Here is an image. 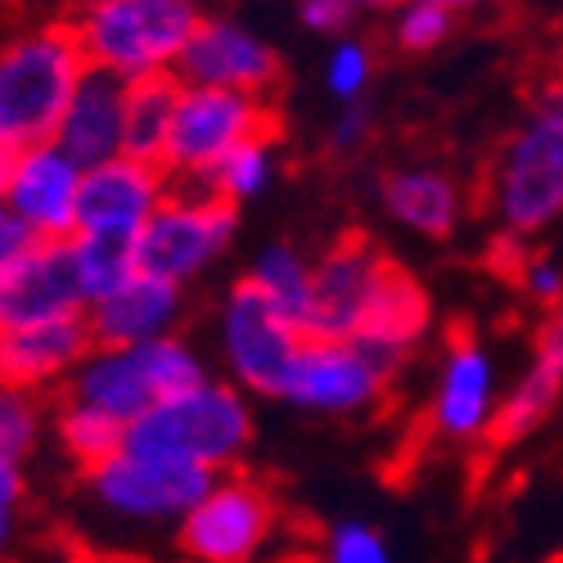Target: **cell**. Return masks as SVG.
I'll use <instances>...</instances> for the list:
<instances>
[{"mask_svg": "<svg viewBox=\"0 0 563 563\" xmlns=\"http://www.w3.org/2000/svg\"><path fill=\"white\" fill-rule=\"evenodd\" d=\"M496 234L532 244L563 217V68L532 90L528 118L509 131L487 172Z\"/></svg>", "mask_w": 563, "mask_h": 563, "instance_id": "obj_1", "label": "cell"}, {"mask_svg": "<svg viewBox=\"0 0 563 563\" xmlns=\"http://www.w3.org/2000/svg\"><path fill=\"white\" fill-rule=\"evenodd\" d=\"M203 19V0H81L68 27L86 68L135 86L176 77L185 45Z\"/></svg>", "mask_w": 563, "mask_h": 563, "instance_id": "obj_2", "label": "cell"}, {"mask_svg": "<svg viewBox=\"0 0 563 563\" xmlns=\"http://www.w3.org/2000/svg\"><path fill=\"white\" fill-rule=\"evenodd\" d=\"M253 433H257L253 397L225 384L221 374H208L195 388L150 406L126 429L122 442L135 451L199 464L208 474H230V468H240V460L249 455Z\"/></svg>", "mask_w": 563, "mask_h": 563, "instance_id": "obj_3", "label": "cell"}, {"mask_svg": "<svg viewBox=\"0 0 563 563\" xmlns=\"http://www.w3.org/2000/svg\"><path fill=\"white\" fill-rule=\"evenodd\" d=\"M86 77L68 23H32L0 41V140L14 150L55 140V126Z\"/></svg>", "mask_w": 563, "mask_h": 563, "instance_id": "obj_4", "label": "cell"}, {"mask_svg": "<svg viewBox=\"0 0 563 563\" xmlns=\"http://www.w3.org/2000/svg\"><path fill=\"white\" fill-rule=\"evenodd\" d=\"M208 374H212L208 356L190 339L167 334V339L135 343V347H90L59 397L86 410H100L113 424L131 429L150 406L195 388Z\"/></svg>", "mask_w": 563, "mask_h": 563, "instance_id": "obj_5", "label": "cell"}, {"mask_svg": "<svg viewBox=\"0 0 563 563\" xmlns=\"http://www.w3.org/2000/svg\"><path fill=\"white\" fill-rule=\"evenodd\" d=\"M240 212L221 203L203 185H172V195L158 203L150 225L135 234V271L167 279L176 289H190L203 279L234 244Z\"/></svg>", "mask_w": 563, "mask_h": 563, "instance_id": "obj_6", "label": "cell"}, {"mask_svg": "<svg viewBox=\"0 0 563 563\" xmlns=\"http://www.w3.org/2000/svg\"><path fill=\"white\" fill-rule=\"evenodd\" d=\"M257 135H279L271 100H253L217 86H176L163 172L172 185H203L212 167Z\"/></svg>", "mask_w": 563, "mask_h": 563, "instance_id": "obj_7", "label": "cell"}, {"mask_svg": "<svg viewBox=\"0 0 563 563\" xmlns=\"http://www.w3.org/2000/svg\"><path fill=\"white\" fill-rule=\"evenodd\" d=\"M217 474L199 464H185L172 455L118 446L104 464L86 468L81 483L109 519L131 528H176L185 514L199 505V496L212 487Z\"/></svg>", "mask_w": 563, "mask_h": 563, "instance_id": "obj_8", "label": "cell"}, {"mask_svg": "<svg viewBox=\"0 0 563 563\" xmlns=\"http://www.w3.org/2000/svg\"><path fill=\"white\" fill-rule=\"evenodd\" d=\"M279 532L275 496L230 468L217 474L199 505L176 523V545L190 563H262Z\"/></svg>", "mask_w": 563, "mask_h": 563, "instance_id": "obj_9", "label": "cell"}, {"mask_svg": "<svg viewBox=\"0 0 563 563\" xmlns=\"http://www.w3.org/2000/svg\"><path fill=\"white\" fill-rule=\"evenodd\" d=\"M302 330L279 316L249 279L230 285L217 311V352H221V379L249 397H279L285 374L302 347Z\"/></svg>", "mask_w": 563, "mask_h": 563, "instance_id": "obj_10", "label": "cell"}, {"mask_svg": "<svg viewBox=\"0 0 563 563\" xmlns=\"http://www.w3.org/2000/svg\"><path fill=\"white\" fill-rule=\"evenodd\" d=\"M393 379L397 374L352 339H302L275 401H285L302 415L347 419L384 406Z\"/></svg>", "mask_w": 563, "mask_h": 563, "instance_id": "obj_11", "label": "cell"}, {"mask_svg": "<svg viewBox=\"0 0 563 563\" xmlns=\"http://www.w3.org/2000/svg\"><path fill=\"white\" fill-rule=\"evenodd\" d=\"M496 410H500V365L492 347L478 334L455 330L442 347L433 388H429L433 438L451 446L487 442L496 429Z\"/></svg>", "mask_w": 563, "mask_h": 563, "instance_id": "obj_12", "label": "cell"}, {"mask_svg": "<svg viewBox=\"0 0 563 563\" xmlns=\"http://www.w3.org/2000/svg\"><path fill=\"white\" fill-rule=\"evenodd\" d=\"M388 266L393 257L365 234H343L339 244L311 257L307 339H356Z\"/></svg>", "mask_w": 563, "mask_h": 563, "instance_id": "obj_13", "label": "cell"}, {"mask_svg": "<svg viewBox=\"0 0 563 563\" xmlns=\"http://www.w3.org/2000/svg\"><path fill=\"white\" fill-rule=\"evenodd\" d=\"M176 81L185 86H217V90H240L253 100H271L285 86V59L279 51L257 36L253 27L208 14L199 32L185 45L176 64Z\"/></svg>", "mask_w": 563, "mask_h": 563, "instance_id": "obj_14", "label": "cell"}, {"mask_svg": "<svg viewBox=\"0 0 563 563\" xmlns=\"http://www.w3.org/2000/svg\"><path fill=\"white\" fill-rule=\"evenodd\" d=\"M172 195V180L163 167L140 158H109L86 167L81 199H77V234L81 240H113L135 244V234L150 225L158 203Z\"/></svg>", "mask_w": 563, "mask_h": 563, "instance_id": "obj_15", "label": "cell"}, {"mask_svg": "<svg viewBox=\"0 0 563 563\" xmlns=\"http://www.w3.org/2000/svg\"><path fill=\"white\" fill-rule=\"evenodd\" d=\"M86 316L73 240H27L0 266V330Z\"/></svg>", "mask_w": 563, "mask_h": 563, "instance_id": "obj_16", "label": "cell"}, {"mask_svg": "<svg viewBox=\"0 0 563 563\" xmlns=\"http://www.w3.org/2000/svg\"><path fill=\"white\" fill-rule=\"evenodd\" d=\"M86 167L68 158L55 140L23 145L14 154V172L0 203L27 230V240H73L77 234V199Z\"/></svg>", "mask_w": 563, "mask_h": 563, "instance_id": "obj_17", "label": "cell"}, {"mask_svg": "<svg viewBox=\"0 0 563 563\" xmlns=\"http://www.w3.org/2000/svg\"><path fill=\"white\" fill-rule=\"evenodd\" d=\"M96 347L86 330V316L41 320V324H14L0 330V388H14L27 397L64 393L73 369Z\"/></svg>", "mask_w": 563, "mask_h": 563, "instance_id": "obj_18", "label": "cell"}, {"mask_svg": "<svg viewBox=\"0 0 563 563\" xmlns=\"http://www.w3.org/2000/svg\"><path fill=\"white\" fill-rule=\"evenodd\" d=\"M185 320V289L135 271L118 289L86 307V330L96 347H135L167 334H180Z\"/></svg>", "mask_w": 563, "mask_h": 563, "instance_id": "obj_19", "label": "cell"}, {"mask_svg": "<svg viewBox=\"0 0 563 563\" xmlns=\"http://www.w3.org/2000/svg\"><path fill=\"white\" fill-rule=\"evenodd\" d=\"M379 208L393 225H401L415 240L446 244L468 217V190L446 167L406 163L379 180Z\"/></svg>", "mask_w": 563, "mask_h": 563, "instance_id": "obj_20", "label": "cell"}, {"mask_svg": "<svg viewBox=\"0 0 563 563\" xmlns=\"http://www.w3.org/2000/svg\"><path fill=\"white\" fill-rule=\"evenodd\" d=\"M559 397H563V307L541 316L523 374L514 379L509 393H500V410H496L492 442L514 446V442L532 438V433L545 424V419L554 415Z\"/></svg>", "mask_w": 563, "mask_h": 563, "instance_id": "obj_21", "label": "cell"}, {"mask_svg": "<svg viewBox=\"0 0 563 563\" xmlns=\"http://www.w3.org/2000/svg\"><path fill=\"white\" fill-rule=\"evenodd\" d=\"M429 324H433V298L429 289L419 285V279L393 262L379 279V294H374L365 320H361V330L352 343H361L365 352L379 356L393 374H401V365L415 356V347L424 343L429 334Z\"/></svg>", "mask_w": 563, "mask_h": 563, "instance_id": "obj_22", "label": "cell"}, {"mask_svg": "<svg viewBox=\"0 0 563 563\" xmlns=\"http://www.w3.org/2000/svg\"><path fill=\"white\" fill-rule=\"evenodd\" d=\"M122 135H126V81L86 68L55 126V145L81 167H96L122 158Z\"/></svg>", "mask_w": 563, "mask_h": 563, "instance_id": "obj_23", "label": "cell"}, {"mask_svg": "<svg viewBox=\"0 0 563 563\" xmlns=\"http://www.w3.org/2000/svg\"><path fill=\"white\" fill-rule=\"evenodd\" d=\"M249 285L279 311L289 316L298 330L307 334V307H311V257L289 244V240H275L266 249H257L253 266H249Z\"/></svg>", "mask_w": 563, "mask_h": 563, "instance_id": "obj_24", "label": "cell"}, {"mask_svg": "<svg viewBox=\"0 0 563 563\" xmlns=\"http://www.w3.org/2000/svg\"><path fill=\"white\" fill-rule=\"evenodd\" d=\"M45 433V401L0 388V500L19 505L27 487V460Z\"/></svg>", "mask_w": 563, "mask_h": 563, "instance_id": "obj_25", "label": "cell"}, {"mask_svg": "<svg viewBox=\"0 0 563 563\" xmlns=\"http://www.w3.org/2000/svg\"><path fill=\"white\" fill-rule=\"evenodd\" d=\"M176 77H154L126 86V135L122 154L163 167L167 154V131H172V109H176Z\"/></svg>", "mask_w": 563, "mask_h": 563, "instance_id": "obj_26", "label": "cell"}, {"mask_svg": "<svg viewBox=\"0 0 563 563\" xmlns=\"http://www.w3.org/2000/svg\"><path fill=\"white\" fill-rule=\"evenodd\" d=\"M275 176H279V135H257L212 167L203 190H212L221 203L240 212L244 203H257L262 195H271Z\"/></svg>", "mask_w": 563, "mask_h": 563, "instance_id": "obj_27", "label": "cell"}, {"mask_svg": "<svg viewBox=\"0 0 563 563\" xmlns=\"http://www.w3.org/2000/svg\"><path fill=\"white\" fill-rule=\"evenodd\" d=\"M51 429H55L59 451L81 468V474H86V468H96V464H104L122 446V438H126V429L113 424L109 415L86 410V406L68 401V397H59V406L51 415Z\"/></svg>", "mask_w": 563, "mask_h": 563, "instance_id": "obj_28", "label": "cell"}, {"mask_svg": "<svg viewBox=\"0 0 563 563\" xmlns=\"http://www.w3.org/2000/svg\"><path fill=\"white\" fill-rule=\"evenodd\" d=\"M320 81H324V96H330L339 109L347 104H361L374 86V51L352 32V36H339L330 41L324 51V68H320Z\"/></svg>", "mask_w": 563, "mask_h": 563, "instance_id": "obj_29", "label": "cell"}, {"mask_svg": "<svg viewBox=\"0 0 563 563\" xmlns=\"http://www.w3.org/2000/svg\"><path fill=\"white\" fill-rule=\"evenodd\" d=\"M73 257H77V275H81L86 307L96 302V298H104L109 289H118L122 279L135 275V253H131V244L81 240V234H73Z\"/></svg>", "mask_w": 563, "mask_h": 563, "instance_id": "obj_30", "label": "cell"}, {"mask_svg": "<svg viewBox=\"0 0 563 563\" xmlns=\"http://www.w3.org/2000/svg\"><path fill=\"white\" fill-rule=\"evenodd\" d=\"M388 32L401 55H433L455 32V19L429 0H401L397 10H388Z\"/></svg>", "mask_w": 563, "mask_h": 563, "instance_id": "obj_31", "label": "cell"}, {"mask_svg": "<svg viewBox=\"0 0 563 563\" xmlns=\"http://www.w3.org/2000/svg\"><path fill=\"white\" fill-rule=\"evenodd\" d=\"M324 563H397V554L374 523L343 519L324 532Z\"/></svg>", "mask_w": 563, "mask_h": 563, "instance_id": "obj_32", "label": "cell"}, {"mask_svg": "<svg viewBox=\"0 0 563 563\" xmlns=\"http://www.w3.org/2000/svg\"><path fill=\"white\" fill-rule=\"evenodd\" d=\"M509 285L519 289L532 307L559 311V307H563V262H559L554 253L523 249V257L514 262V271H509Z\"/></svg>", "mask_w": 563, "mask_h": 563, "instance_id": "obj_33", "label": "cell"}, {"mask_svg": "<svg viewBox=\"0 0 563 563\" xmlns=\"http://www.w3.org/2000/svg\"><path fill=\"white\" fill-rule=\"evenodd\" d=\"M356 10L347 0H298V23L324 41H339V36H352L356 27Z\"/></svg>", "mask_w": 563, "mask_h": 563, "instance_id": "obj_34", "label": "cell"}, {"mask_svg": "<svg viewBox=\"0 0 563 563\" xmlns=\"http://www.w3.org/2000/svg\"><path fill=\"white\" fill-rule=\"evenodd\" d=\"M369 135H374V109H369V100H361V104H347V109H339L334 113V122H330V150L334 154H361L365 145H369Z\"/></svg>", "mask_w": 563, "mask_h": 563, "instance_id": "obj_35", "label": "cell"}, {"mask_svg": "<svg viewBox=\"0 0 563 563\" xmlns=\"http://www.w3.org/2000/svg\"><path fill=\"white\" fill-rule=\"evenodd\" d=\"M429 5H438V10H446L455 23L464 19V14H483L487 5H496V0H429Z\"/></svg>", "mask_w": 563, "mask_h": 563, "instance_id": "obj_36", "label": "cell"}, {"mask_svg": "<svg viewBox=\"0 0 563 563\" xmlns=\"http://www.w3.org/2000/svg\"><path fill=\"white\" fill-rule=\"evenodd\" d=\"M14 523H19V505L0 500V554H5V545H10V537H14Z\"/></svg>", "mask_w": 563, "mask_h": 563, "instance_id": "obj_37", "label": "cell"}, {"mask_svg": "<svg viewBox=\"0 0 563 563\" xmlns=\"http://www.w3.org/2000/svg\"><path fill=\"white\" fill-rule=\"evenodd\" d=\"M347 5H352L356 14H388V10L401 5V0H347Z\"/></svg>", "mask_w": 563, "mask_h": 563, "instance_id": "obj_38", "label": "cell"}, {"mask_svg": "<svg viewBox=\"0 0 563 563\" xmlns=\"http://www.w3.org/2000/svg\"><path fill=\"white\" fill-rule=\"evenodd\" d=\"M14 145H5V140H0V195H5V185H10V172H14Z\"/></svg>", "mask_w": 563, "mask_h": 563, "instance_id": "obj_39", "label": "cell"}, {"mask_svg": "<svg viewBox=\"0 0 563 563\" xmlns=\"http://www.w3.org/2000/svg\"><path fill=\"white\" fill-rule=\"evenodd\" d=\"M559 51H563V45H559Z\"/></svg>", "mask_w": 563, "mask_h": 563, "instance_id": "obj_40", "label": "cell"}]
</instances>
